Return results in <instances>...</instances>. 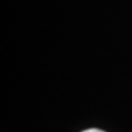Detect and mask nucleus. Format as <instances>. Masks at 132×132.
<instances>
[{"label": "nucleus", "mask_w": 132, "mask_h": 132, "mask_svg": "<svg viewBox=\"0 0 132 132\" xmlns=\"http://www.w3.org/2000/svg\"><path fill=\"white\" fill-rule=\"evenodd\" d=\"M83 132H104L102 130H99V128H88V130H86Z\"/></svg>", "instance_id": "1"}]
</instances>
